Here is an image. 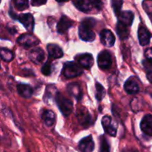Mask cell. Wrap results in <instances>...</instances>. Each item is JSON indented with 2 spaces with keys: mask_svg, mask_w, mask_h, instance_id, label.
<instances>
[{
  "mask_svg": "<svg viewBox=\"0 0 152 152\" xmlns=\"http://www.w3.org/2000/svg\"><path fill=\"white\" fill-rule=\"evenodd\" d=\"M96 25V20L93 18H86L79 27V37L82 40L86 42H93L96 38L93 28Z\"/></svg>",
  "mask_w": 152,
  "mask_h": 152,
  "instance_id": "1",
  "label": "cell"
},
{
  "mask_svg": "<svg viewBox=\"0 0 152 152\" xmlns=\"http://www.w3.org/2000/svg\"><path fill=\"white\" fill-rule=\"evenodd\" d=\"M83 67L75 62H67L64 64L62 74L67 79L79 77L83 74Z\"/></svg>",
  "mask_w": 152,
  "mask_h": 152,
  "instance_id": "2",
  "label": "cell"
},
{
  "mask_svg": "<svg viewBox=\"0 0 152 152\" xmlns=\"http://www.w3.org/2000/svg\"><path fill=\"white\" fill-rule=\"evenodd\" d=\"M58 108L60 110L61 113L65 117H68L73 111V102L70 99H67L61 93L58 92L55 99Z\"/></svg>",
  "mask_w": 152,
  "mask_h": 152,
  "instance_id": "3",
  "label": "cell"
},
{
  "mask_svg": "<svg viewBox=\"0 0 152 152\" xmlns=\"http://www.w3.org/2000/svg\"><path fill=\"white\" fill-rule=\"evenodd\" d=\"M98 66L102 70H108L112 65L111 54L108 50H102L97 56Z\"/></svg>",
  "mask_w": 152,
  "mask_h": 152,
  "instance_id": "4",
  "label": "cell"
},
{
  "mask_svg": "<svg viewBox=\"0 0 152 152\" xmlns=\"http://www.w3.org/2000/svg\"><path fill=\"white\" fill-rule=\"evenodd\" d=\"M17 43L25 48H31L37 46L39 43V40L33 34H23L17 39Z\"/></svg>",
  "mask_w": 152,
  "mask_h": 152,
  "instance_id": "5",
  "label": "cell"
},
{
  "mask_svg": "<svg viewBox=\"0 0 152 152\" xmlns=\"http://www.w3.org/2000/svg\"><path fill=\"white\" fill-rule=\"evenodd\" d=\"M78 121L84 128H88L93 125V119L91 115L86 108H82L77 113Z\"/></svg>",
  "mask_w": 152,
  "mask_h": 152,
  "instance_id": "6",
  "label": "cell"
},
{
  "mask_svg": "<svg viewBox=\"0 0 152 152\" xmlns=\"http://www.w3.org/2000/svg\"><path fill=\"white\" fill-rule=\"evenodd\" d=\"M75 60L81 67L84 68H91L94 65V58L90 53H81L75 56Z\"/></svg>",
  "mask_w": 152,
  "mask_h": 152,
  "instance_id": "7",
  "label": "cell"
},
{
  "mask_svg": "<svg viewBox=\"0 0 152 152\" xmlns=\"http://www.w3.org/2000/svg\"><path fill=\"white\" fill-rule=\"evenodd\" d=\"M19 22L23 25L26 30L29 32H32L34 28V18L31 13H24L18 16Z\"/></svg>",
  "mask_w": 152,
  "mask_h": 152,
  "instance_id": "8",
  "label": "cell"
},
{
  "mask_svg": "<svg viewBox=\"0 0 152 152\" xmlns=\"http://www.w3.org/2000/svg\"><path fill=\"white\" fill-rule=\"evenodd\" d=\"M100 41L107 47H112L115 43V37L110 30L104 29L100 33Z\"/></svg>",
  "mask_w": 152,
  "mask_h": 152,
  "instance_id": "9",
  "label": "cell"
},
{
  "mask_svg": "<svg viewBox=\"0 0 152 152\" xmlns=\"http://www.w3.org/2000/svg\"><path fill=\"white\" fill-rule=\"evenodd\" d=\"M102 125L104 130L111 137H116L117 132V127L112 123V120L109 116H104L102 119Z\"/></svg>",
  "mask_w": 152,
  "mask_h": 152,
  "instance_id": "10",
  "label": "cell"
},
{
  "mask_svg": "<svg viewBox=\"0 0 152 152\" xmlns=\"http://www.w3.org/2000/svg\"><path fill=\"white\" fill-rule=\"evenodd\" d=\"M74 22L66 16H62L59 19L56 26L57 32L60 34H64L68 31L70 28L73 26Z\"/></svg>",
  "mask_w": 152,
  "mask_h": 152,
  "instance_id": "11",
  "label": "cell"
},
{
  "mask_svg": "<svg viewBox=\"0 0 152 152\" xmlns=\"http://www.w3.org/2000/svg\"><path fill=\"white\" fill-rule=\"evenodd\" d=\"M79 148L82 152H92L94 149V142L91 135L86 137L79 142Z\"/></svg>",
  "mask_w": 152,
  "mask_h": 152,
  "instance_id": "12",
  "label": "cell"
},
{
  "mask_svg": "<svg viewBox=\"0 0 152 152\" xmlns=\"http://www.w3.org/2000/svg\"><path fill=\"white\" fill-rule=\"evenodd\" d=\"M29 58L34 63L39 65L44 60L45 53L42 49L35 47L30 51Z\"/></svg>",
  "mask_w": 152,
  "mask_h": 152,
  "instance_id": "13",
  "label": "cell"
},
{
  "mask_svg": "<svg viewBox=\"0 0 152 152\" xmlns=\"http://www.w3.org/2000/svg\"><path fill=\"white\" fill-rule=\"evenodd\" d=\"M140 129L145 135L152 137V115L146 114L144 116L140 123Z\"/></svg>",
  "mask_w": 152,
  "mask_h": 152,
  "instance_id": "14",
  "label": "cell"
},
{
  "mask_svg": "<svg viewBox=\"0 0 152 152\" xmlns=\"http://www.w3.org/2000/svg\"><path fill=\"white\" fill-rule=\"evenodd\" d=\"M138 39L140 44L142 46L148 45L151 39V34L144 26H140L138 29Z\"/></svg>",
  "mask_w": 152,
  "mask_h": 152,
  "instance_id": "15",
  "label": "cell"
},
{
  "mask_svg": "<svg viewBox=\"0 0 152 152\" xmlns=\"http://www.w3.org/2000/svg\"><path fill=\"white\" fill-rule=\"evenodd\" d=\"M117 17H118V22L129 27L132 25L134 16L133 12L130 10H126V11L120 12Z\"/></svg>",
  "mask_w": 152,
  "mask_h": 152,
  "instance_id": "16",
  "label": "cell"
},
{
  "mask_svg": "<svg viewBox=\"0 0 152 152\" xmlns=\"http://www.w3.org/2000/svg\"><path fill=\"white\" fill-rule=\"evenodd\" d=\"M124 88L125 91L129 94H135L140 91L139 85L133 77L127 80L124 85Z\"/></svg>",
  "mask_w": 152,
  "mask_h": 152,
  "instance_id": "17",
  "label": "cell"
},
{
  "mask_svg": "<svg viewBox=\"0 0 152 152\" xmlns=\"http://www.w3.org/2000/svg\"><path fill=\"white\" fill-rule=\"evenodd\" d=\"M47 50L49 57L53 59H59L63 56V51L59 45L55 44H48L47 45Z\"/></svg>",
  "mask_w": 152,
  "mask_h": 152,
  "instance_id": "18",
  "label": "cell"
},
{
  "mask_svg": "<svg viewBox=\"0 0 152 152\" xmlns=\"http://www.w3.org/2000/svg\"><path fill=\"white\" fill-rule=\"evenodd\" d=\"M75 4L79 10L85 13L91 11L94 7L93 0H77Z\"/></svg>",
  "mask_w": 152,
  "mask_h": 152,
  "instance_id": "19",
  "label": "cell"
},
{
  "mask_svg": "<svg viewBox=\"0 0 152 152\" xmlns=\"http://www.w3.org/2000/svg\"><path fill=\"white\" fill-rule=\"evenodd\" d=\"M17 91L20 96H22L24 98H26V99L31 97L33 93H34L33 88L27 84L17 85Z\"/></svg>",
  "mask_w": 152,
  "mask_h": 152,
  "instance_id": "20",
  "label": "cell"
},
{
  "mask_svg": "<svg viewBox=\"0 0 152 152\" xmlns=\"http://www.w3.org/2000/svg\"><path fill=\"white\" fill-rule=\"evenodd\" d=\"M67 90L71 96H73L78 100H80L83 97L82 90L80 88V86L77 83H70L67 87Z\"/></svg>",
  "mask_w": 152,
  "mask_h": 152,
  "instance_id": "21",
  "label": "cell"
},
{
  "mask_svg": "<svg viewBox=\"0 0 152 152\" xmlns=\"http://www.w3.org/2000/svg\"><path fill=\"white\" fill-rule=\"evenodd\" d=\"M42 119L46 126H52L56 120V115L51 110H45L42 114Z\"/></svg>",
  "mask_w": 152,
  "mask_h": 152,
  "instance_id": "22",
  "label": "cell"
},
{
  "mask_svg": "<svg viewBox=\"0 0 152 152\" xmlns=\"http://www.w3.org/2000/svg\"><path fill=\"white\" fill-rule=\"evenodd\" d=\"M117 33L120 39H126L129 36V26H126L120 22H118L117 25Z\"/></svg>",
  "mask_w": 152,
  "mask_h": 152,
  "instance_id": "23",
  "label": "cell"
},
{
  "mask_svg": "<svg viewBox=\"0 0 152 152\" xmlns=\"http://www.w3.org/2000/svg\"><path fill=\"white\" fill-rule=\"evenodd\" d=\"M58 92L56 90V88L55 86L53 85H50V86H47L45 90V100L46 101V99L48 100H50V99H53V98L56 99V96L57 95Z\"/></svg>",
  "mask_w": 152,
  "mask_h": 152,
  "instance_id": "24",
  "label": "cell"
},
{
  "mask_svg": "<svg viewBox=\"0 0 152 152\" xmlns=\"http://www.w3.org/2000/svg\"><path fill=\"white\" fill-rule=\"evenodd\" d=\"M0 55H1V58L5 62H10L11 60H13V58H14V53L12 50H9L7 48H1L0 50Z\"/></svg>",
  "mask_w": 152,
  "mask_h": 152,
  "instance_id": "25",
  "label": "cell"
},
{
  "mask_svg": "<svg viewBox=\"0 0 152 152\" xmlns=\"http://www.w3.org/2000/svg\"><path fill=\"white\" fill-rule=\"evenodd\" d=\"M13 5L19 11L25 10L29 7V1L28 0H12Z\"/></svg>",
  "mask_w": 152,
  "mask_h": 152,
  "instance_id": "26",
  "label": "cell"
},
{
  "mask_svg": "<svg viewBox=\"0 0 152 152\" xmlns=\"http://www.w3.org/2000/svg\"><path fill=\"white\" fill-rule=\"evenodd\" d=\"M105 89L104 88L103 86L100 84V83H96V94H95V96H96V99H97L98 101H101L104 98V96H105Z\"/></svg>",
  "mask_w": 152,
  "mask_h": 152,
  "instance_id": "27",
  "label": "cell"
},
{
  "mask_svg": "<svg viewBox=\"0 0 152 152\" xmlns=\"http://www.w3.org/2000/svg\"><path fill=\"white\" fill-rule=\"evenodd\" d=\"M111 7H112L114 13L117 16H118L121 12L122 7H123V0H111Z\"/></svg>",
  "mask_w": 152,
  "mask_h": 152,
  "instance_id": "28",
  "label": "cell"
},
{
  "mask_svg": "<svg viewBox=\"0 0 152 152\" xmlns=\"http://www.w3.org/2000/svg\"><path fill=\"white\" fill-rule=\"evenodd\" d=\"M99 152H110V145L105 136H102L100 137Z\"/></svg>",
  "mask_w": 152,
  "mask_h": 152,
  "instance_id": "29",
  "label": "cell"
},
{
  "mask_svg": "<svg viewBox=\"0 0 152 152\" xmlns=\"http://www.w3.org/2000/svg\"><path fill=\"white\" fill-rule=\"evenodd\" d=\"M41 71L45 76L50 75V74H51V71H52L51 62H50V61H47V62L43 65V66L42 67Z\"/></svg>",
  "mask_w": 152,
  "mask_h": 152,
  "instance_id": "30",
  "label": "cell"
},
{
  "mask_svg": "<svg viewBox=\"0 0 152 152\" xmlns=\"http://www.w3.org/2000/svg\"><path fill=\"white\" fill-rule=\"evenodd\" d=\"M142 6L148 14L152 13V0H144Z\"/></svg>",
  "mask_w": 152,
  "mask_h": 152,
  "instance_id": "31",
  "label": "cell"
},
{
  "mask_svg": "<svg viewBox=\"0 0 152 152\" xmlns=\"http://www.w3.org/2000/svg\"><path fill=\"white\" fill-rule=\"evenodd\" d=\"M142 65H143L144 68L146 70L149 71H152V62L148 60V59H144L142 61Z\"/></svg>",
  "mask_w": 152,
  "mask_h": 152,
  "instance_id": "32",
  "label": "cell"
},
{
  "mask_svg": "<svg viewBox=\"0 0 152 152\" xmlns=\"http://www.w3.org/2000/svg\"><path fill=\"white\" fill-rule=\"evenodd\" d=\"M31 2L33 6L39 7V6L43 5V4H45L47 2V0H31Z\"/></svg>",
  "mask_w": 152,
  "mask_h": 152,
  "instance_id": "33",
  "label": "cell"
},
{
  "mask_svg": "<svg viewBox=\"0 0 152 152\" xmlns=\"http://www.w3.org/2000/svg\"><path fill=\"white\" fill-rule=\"evenodd\" d=\"M145 56L147 59H148V60L152 62V48H148L145 50Z\"/></svg>",
  "mask_w": 152,
  "mask_h": 152,
  "instance_id": "34",
  "label": "cell"
},
{
  "mask_svg": "<svg viewBox=\"0 0 152 152\" xmlns=\"http://www.w3.org/2000/svg\"><path fill=\"white\" fill-rule=\"evenodd\" d=\"M94 7L97 10H100L102 8V1L101 0H93Z\"/></svg>",
  "mask_w": 152,
  "mask_h": 152,
  "instance_id": "35",
  "label": "cell"
},
{
  "mask_svg": "<svg viewBox=\"0 0 152 152\" xmlns=\"http://www.w3.org/2000/svg\"><path fill=\"white\" fill-rule=\"evenodd\" d=\"M122 152H139L137 149L134 148H126L122 151Z\"/></svg>",
  "mask_w": 152,
  "mask_h": 152,
  "instance_id": "36",
  "label": "cell"
},
{
  "mask_svg": "<svg viewBox=\"0 0 152 152\" xmlns=\"http://www.w3.org/2000/svg\"><path fill=\"white\" fill-rule=\"evenodd\" d=\"M147 79L150 83H152V71H148V73L147 74Z\"/></svg>",
  "mask_w": 152,
  "mask_h": 152,
  "instance_id": "37",
  "label": "cell"
},
{
  "mask_svg": "<svg viewBox=\"0 0 152 152\" xmlns=\"http://www.w3.org/2000/svg\"><path fill=\"white\" fill-rule=\"evenodd\" d=\"M58 2H65V1H67L68 0H56Z\"/></svg>",
  "mask_w": 152,
  "mask_h": 152,
  "instance_id": "38",
  "label": "cell"
}]
</instances>
